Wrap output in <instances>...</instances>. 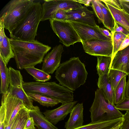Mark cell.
Returning a JSON list of instances; mask_svg holds the SVG:
<instances>
[{
    "instance_id": "6da1fadb",
    "label": "cell",
    "mask_w": 129,
    "mask_h": 129,
    "mask_svg": "<svg viewBox=\"0 0 129 129\" xmlns=\"http://www.w3.org/2000/svg\"><path fill=\"white\" fill-rule=\"evenodd\" d=\"M9 41L14 53L17 68L21 70L41 63L51 49V47L37 40L27 42L11 38Z\"/></svg>"
},
{
    "instance_id": "7a4b0ae2",
    "label": "cell",
    "mask_w": 129,
    "mask_h": 129,
    "mask_svg": "<svg viewBox=\"0 0 129 129\" xmlns=\"http://www.w3.org/2000/svg\"><path fill=\"white\" fill-rule=\"evenodd\" d=\"M88 74L85 65L79 57H74L60 63L56 70L55 77L59 84L73 91L85 83Z\"/></svg>"
},
{
    "instance_id": "3957f363",
    "label": "cell",
    "mask_w": 129,
    "mask_h": 129,
    "mask_svg": "<svg viewBox=\"0 0 129 129\" xmlns=\"http://www.w3.org/2000/svg\"><path fill=\"white\" fill-rule=\"evenodd\" d=\"M42 13L41 3L35 2L24 18L10 34L11 38L27 42L35 41Z\"/></svg>"
},
{
    "instance_id": "277c9868",
    "label": "cell",
    "mask_w": 129,
    "mask_h": 129,
    "mask_svg": "<svg viewBox=\"0 0 129 129\" xmlns=\"http://www.w3.org/2000/svg\"><path fill=\"white\" fill-rule=\"evenodd\" d=\"M26 92L36 93L57 99L62 104L73 101V92L55 82H23Z\"/></svg>"
},
{
    "instance_id": "5b68a950",
    "label": "cell",
    "mask_w": 129,
    "mask_h": 129,
    "mask_svg": "<svg viewBox=\"0 0 129 129\" xmlns=\"http://www.w3.org/2000/svg\"><path fill=\"white\" fill-rule=\"evenodd\" d=\"M33 0H11L3 8L0 19H2L5 28L11 33L22 20L33 5Z\"/></svg>"
},
{
    "instance_id": "8992f818",
    "label": "cell",
    "mask_w": 129,
    "mask_h": 129,
    "mask_svg": "<svg viewBox=\"0 0 129 129\" xmlns=\"http://www.w3.org/2000/svg\"><path fill=\"white\" fill-rule=\"evenodd\" d=\"M93 102L89 109L91 122L115 119L124 114L109 102L102 91L99 88L95 91Z\"/></svg>"
},
{
    "instance_id": "52a82bcc",
    "label": "cell",
    "mask_w": 129,
    "mask_h": 129,
    "mask_svg": "<svg viewBox=\"0 0 129 129\" xmlns=\"http://www.w3.org/2000/svg\"><path fill=\"white\" fill-rule=\"evenodd\" d=\"M50 27L59 39V42L67 47L74 45L81 40L76 32L68 21L49 20Z\"/></svg>"
},
{
    "instance_id": "ba28073f",
    "label": "cell",
    "mask_w": 129,
    "mask_h": 129,
    "mask_svg": "<svg viewBox=\"0 0 129 129\" xmlns=\"http://www.w3.org/2000/svg\"><path fill=\"white\" fill-rule=\"evenodd\" d=\"M10 84L8 90L12 94L23 102L25 107L29 110L33 108V100L27 95L22 86L23 77L19 70L11 67H9Z\"/></svg>"
},
{
    "instance_id": "9c48e42d",
    "label": "cell",
    "mask_w": 129,
    "mask_h": 129,
    "mask_svg": "<svg viewBox=\"0 0 129 129\" xmlns=\"http://www.w3.org/2000/svg\"><path fill=\"white\" fill-rule=\"evenodd\" d=\"M42 5L41 21L51 19L58 10L62 9L68 11L82 7L80 3L75 0H45Z\"/></svg>"
},
{
    "instance_id": "30bf717a",
    "label": "cell",
    "mask_w": 129,
    "mask_h": 129,
    "mask_svg": "<svg viewBox=\"0 0 129 129\" xmlns=\"http://www.w3.org/2000/svg\"><path fill=\"white\" fill-rule=\"evenodd\" d=\"M85 52L91 55L112 57L113 46L112 40L92 39L81 41Z\"/></svg>"
},
{
    "instance_id": "8fae6325",
    "label": "cell",
    "mask_w": 129,
    "mask_h": 129,
    "mask_svg": "<svg viewBox=\"0 0 129 129\" xmlns=\"http://www.w3.org/2000/svg\"><path fill=\"white\" fill-rule=\"evenodd\" d=\"M1 103H3L5 107V123L6 126L11 123L21 109L26 107L22 100L12 94L8 90L2 94Z\"/></svg>"
},
{
    "instance_id": "7c38bea8",
    "label": "cell",
    "mask_w": 129,
    "mask_h": 129,
    "mask_svg": "<svg viewBox=\"0 0 129 129\" xmlns=\"http://www.w3.org/2000/svg\"><path fill=\"white\" fill-rule=\"evenodd\" d=\"M75 30L81 41L95 39L112 40L103 35L96 26L71 21H68Z\"/></svg>"
},
{
    "instance_id": "4fadbf2b",
    "label": "cell",
    "mask_w": 129,
    "mask_h": 129,
    "mask_svg": "<svg viewBox=\"0 0 129 129\" xmlns=\"http://www.w3.org/2000/svg\"><path fill=\"white\" fill-rule=\"evenodd\" d=\"M63 51L61 44L53 47L44 57L41 70L49 74H52L60 66L62 53Z\"/></svg>"
},
{
    "instance_id": "5bb4252c",
    "label": "cell",
    "mask_w": 129,
    "mask_h": 129,
    "mask_svg": "<svg viewBox=\"0 0 129 129\" xmlns=\"http://www.w3.org/2000/svg\"><path fill=\"white\" fill-rule=\"evenodd\" d=\"M67 21H75L93 26L98 25L95 21L93 12L85 6L67 11Z\"/></svg>"
},
{
    "instance_id": "9a60e30c",
    "label": "cell",
    "mask_w": 129,
    "mask_h": 129,
    "mask_svg": "<svg viewBox=\"0 0 129 129\" xmlns=\"http://www.w3.org/2000/svg\"><path fill=\"white\" fill-rule=\"evenodd\" d=\"M77 101L62 104L59 107L52 110H47L43 113L45 118L51 123L56 124L59 121L63 120L70 113Z\"/></svg>"
},
{
    "instance_id": "2e32d148",
    "label": "cell",
    "mask_w": 129,
    "mask_h": 129,
    "mask_svg": "<svg viewBox=\"0 0 129 129\" xmlns=\"http://www.w3.org/2000/svg\"><path fill=\"white\" fill-rule=\"evenodd\" d=\"M111 69L129 75V46L117 52L112 60L109 70Z\"/></svg>"
},
{
    "instance_id": "e0dca14e",
    "label": "cell",
    "mask_w": 129,
    "mask_h": 129,
    "mask_svg": "<svg viewBox=\"0 0 129 129\" xmlns=\"http://www.w3.org/2000/svg\"><path fill=\"white\" fill-rule=\"evenodd\" d=\"M83 103L75 105L70 113V117L65 123L66 129H75L83 125L84 122Z\"/></svg>"
},
{
    "instance_id": "ac0fdd59",
    "label": "cell",
    "mask_w": 129,
    "mask_h": 129,
    "mask_svg": "<svg viewBox=\"0 0 129 129\" xmlns=\"http://www.w3.org/2000/svg\"><path fill=\"white\" fill-rule=\"evenodd\" d=\"M29 115L33 119L34 125L38 129H58L45 117L37 106L29 110Z\"/></svg>"
},
{
    "instance_id": "d6986e66",
    "label": "cell",
    "mask_w": 129,
    "mask_h": 129,
    "mask_svg": "<svg viewBox=\"0 0 129 129\" xmlns=\"http://www.w3.org/2000/svg\"><path fill=\"white\" fill-rule=\"evenodd\" d=\"M110 12L114 20L129 31V15L124 9H119L104 3Z\"/></svg>"
},
{
    "instance_id": "ffe728a7",
    "label": "cell",
    "mask_w": 129,
    "mask_h": 129,
    "mask_svg": "<svg viewBox=\"0 0 129 129\" xmlns=\"http://www.w3.org/2000/svg\"><path fill=\"white\" fill-rule=\"evenodd\" d=\"M123 120L122 117L115 119L91 122L75 129H111L122 122Z\"/></svg>"
},
{
    "instance_id": "44dd1931",
    "label": "cell",
    "mask_w": 129,
    "mask_h": 129,
    "mask_svg": "<svg viewBox=\"0 0 129 129\" xmlns=\"http://www.w3.org/2000/svg\"><path fill=\"white\" fill-rule=\"evenodd\" d=\"M97 85L98 88L102 91L108 100L114 104V90L109 80L108 74L99 77Z\"/></svg>"
},
{
    "instance_id": "7402d4cb",
    "label": "cell",
    "mask_w": 129,
    "mask_h": 129,
    "mask_svg": "<svg viewBox=\"0 0 129 129\" xmlns=\"http://www.w3.org/2000/svg\"><path fill=\"white\" fill-rule=\"evenodd\" d=\"M0 73L1 77L0 93L4 94L7 91L10 84L9 69L7 68L0 54Z\"/></svg>"
},
{
    "instance_id": "603a6c76",
    "label": "cell",
    "mask_w": 129,
    "mask_h": 129,
    "mask_svg": "<svg viewBox=\"0 0 129 129\" xmlns=\"http://www.w3.org/2000/svg\"><path fill=\"white\" fill-rule=\"evenodd\" d=\"M26 93L30 98L43 106L52 107L60 103L57 99L44 95L36 93Z\"/></svg>"
},
{
    "instance_id": "cb8c5ba5",
    "label": "cell",
    "mask_w": 129,
    "mask_h": 129,
    "mask_svg": "<svg viewBox=\"0 0 129 129\" xmlns=\"http://www.w3.org/2000/svg\"><path fill=\"white\" fill-rule=\"evenodd\" d=\"M0 54L7 65L10 59L14 57V54L9 41L5 35L2 41L0 43Z\"/></svg>"
},
{
    "instance_id": "d4e9b609",
    "label": "cell",
    "mask_w": 129,
    "mask_h": 129,
    "mask_svg": "<svg viewBox=\"0 0 129 129\" xmlns=\"http://www.w3.org/2000/svg\"><path fill=\"white\" fill-rule=\"evenodd\" d=\"M96 57V68L99 77L108 74L112 61L111 57L99 56Z\"/></svg>"
},
{
    "instance_id": "484cf974",
    "label": "cell",
    "mask_w": 129,
    "mask_h": 129,
    "mask_svg": "<svg viewBox=\"0 0 129 129\" xmlns=\"http://www.w3.org/2000/svg\"><path fill=\"white\" fill-rule=\"evenodd\" d=\"M126 76L124 77L121 79L114 91V102L115 105L122 102L126 98L125 92Z\"/></svg>"
},
{
    "instance_id": "4316f807",
    "label": "cell",
    "mask_w": 129,
    "mask_h": 129,
    "mask_svg": "<svg viewBox=\"0 0 129 129\" xmlns=\"http://www.w3.org/2000/svg\"><path fill=\"white\" fill-rule=\"evenodd\" d=\"M101 7L103 16L104 26L111 31H113L114 26V22L113 18L109 9L100 0H97Z\"/></svg>"
},
{
    "instance_id": "83f0119b",
    "label": "cell",
    "mask_w": 129,
    "mask_h": 129,
    "mask_svg": "<svg viewBox=\"0 0 129 129\" xmlns=\"http://www.w3.org/2000/svg\"><path fill=\"white\" fill-rule=\"evenodd\" d=\"M29 112V110L26 107L21 109L14 119L12 129H24Z\"/></svg>"
},
{
    "instance_id": "f1b7e54d",
    "label": "cell",
    "mask_w": 129,
    "mask_h": 129,
    "mask_svg": "<svg viewBox=\"0 0 129 129\" xmlns=\"http://www.w3.org/2000/svg\"><path fill=\"white\" fill-rule=\"evenodd\" d=\"M24 69L37 81L45 82L49 80L51 78V76L49 74L42 70L35 68L34 67H28Z\"/></svg>"
},
{
    "instance_id": "f546056e",
    "label": "cell",
    "mask_w": 129,
    "mask_h": 129,
    "mask_svg": "<svg viewBox=\"0 0 129 129\" xmlns=\"http://www.w3.org/2000/svg\"><path fill=\"white\" fill-rule=\"evenodd\" d=\"M108 76L114 91L121 79L128 75L122 71L111 69L109 70Z\"/></svg>"
},
{
    "instance_id": "4dcf8cb0",
    "label": "cell",
    "mask_w": 129,
    "mask_h": 129,
    "mask_svg": "<svg viewBox=\"0 0 129 129\" xmlns=\"http://www.w3.org/2000/svg\"><path fill=\"white\" fill-rule=\"evenodd\" d=\"M111 33L112 35V40L113 46V51L112 57V60L115 55L118 51L126 35L119 32L113 33L111 32Z\"/></svg>"
},
{
    "instance_id": "1f68e13d",
    "label": "cell",
    "mask_w": 129,
    "mask_h": 129,
    "mask_svg": "<svg viewBox=\"0 0 129 129\" xmlns=\"http://www.w3.org/2000/svg\"><path fill=\"white\" fill-rule=\"evenodd\" d=\"M91 3L93 12L98 18L99 23H103L104 18L102 9L97 2V0H91Z\"/></svg>"
},
{
    "instance_id": "d6a6232c",
    "label": "cell",
    "mask_w": 129,
    "mask_h": 129,
    "mask_svg": "<svg viewBox=\"0 0 129 129\" xmlns=\"http://www.w3.org/2000/svg\"><path fill=\"white\" fill-rule=\"evenodd\" d=\"M67 11L62 9L58 10L53 15L51 19L60 21H67L68 16Z\"/></svg>"
},
{
    "instance_id": "836d02e7",
    "label": "cell",
    "mask_w": 129,
    "mask_h": 129,
    "mask_svg": "<svg viewBox=\"0 0 129 129\" xmlns=\"http://www.w3.org/2000/svg\"><path fill=\"white\" fill-rule=\"evenodd\" d=\"M115 106L119 110L129 111V98H125L123 101Z\"/></svg>"
},
{
    "instance_id": "e575fe53",
    "label": "cell",
    "mask_w": 129,
    "mask_h": 129,
    "mask_svg": "<svg viewBox=\"0 0 129 129\" xmlns=\"http://www.w3.org/2000/svg\"><path fill=\"white\" fill-rule=\"evenodd\" d=\"M123 120L121 129H129V111H126L123 116Z\"/></svg>"
},
{
    "instance_id": "d590c367",
    "label": "cell",
    "mask_w": 129,
    "mask_h": 129,
    "mask_svg": "<svg viewBox=\"0 0 129 129\" xmlns=\"http://www.w3.org/2000/svg\"><path fill=\"white\" fill-rule=\"evenodd\" d=\"M104 3H107L117 9H122L119 0H100Z\"/></svg>"
},
{
    "instance_id": "8d00e7d4",
    "label": "cell",
    "mask_w": 129,
    "mask_h": 129,
    "mask_svg": "<svg viewBox=\"0 0 129 129\" xmlns=\"http://www.w3.org/2000/svg\"><path fill=\"white\" fill-rule=\"evenodd\" d=\"M6 115V110L4 104L1 103L0 109V124L5 122Z\"/></svg>"
},
{
    "instance_id": "74e56055",
    "label": "cell",
    "mask_w": 129,
    "mask_h": 129,
    "mask_svg": "<svg viewBox=\"0 0 129 129\" xmlns=\"http://www.w3.org/2000/svg\"><path fill=\"white\" fill-rule=\"evenodd\" d=\"M34 125L33 118L29 115L26 121L24 129L35 128Z\"/></svg>"
},
{
    "instance_id": "f35d334b",
    "label": "cell",
    "mask_w": 129,
    "mask_h": 129,
    "mask_svg": "<svg viewBox=\"0 0 129 129\" xmlns=\"http://www.w3.org/2000/svg\"><path fill=\"white\" fill-rule=\"evenodd\" d=\"M97 27L103 35L107 38L112 39V35L108 30L104 28L100 27L98 25L97 26Z\"/></svg>"
},
{
    "instance_id": "ab89813d",
    "label": "cell",
    "mask_w": 129,
    "mask_h": 129,
    "mask_svg": "<svg viewBox=\"0 0 129 129\" xmlns=\"http://www.w3.org/2000/svg\"><path fill=\"white\" fill-rule=\"evenodd\" d=\"M129 46V35H126L118 51L123 50Z\"/></svg>"
},
{
    "instance_id": "60d3db41",
    "label": "cell",
    "mask_w": 129,
    "mask_h": 129,
    "mask_svg": "<svg viewBox=\"0 0 129 129\" xmlns=\"http://www.w3.org/2000/svg\"><path fill=\"white\" fill-rule=\"evenodd\" d=\"M122 8L129 15V2L124 0H119Z\"/></svg>"
},
{
    "instance_id": "b9f144b4",
    "label": "cell",
    "mask_w": 129,
    "mask_h": 129,
    "mask_svg": "<svg viewBox=\"0 0 129 129\" xmlns=\"http://www.w3.org/2000/svg\"><path fill=\"white\" fill-rule=\"evenodd\" d=\"M119 28L120 31L121 33L125 35H129V31L124 27L117 23Z\"/></svg>"
},
{
    "instance_id": "7bdbcfd3",
    "label": "cell",
    "mask_w": 129,
    "mask_h": 129,
    "mask_svg": "<svg viewBox=\"0 0 129 129\" xmlns=\"http://www.w3.org/2000/svg\"><path fill=\"white\" fill-rule=\"evenodd\" d=\"M80 4H84L86 7L90 6V5L91 0H75Z\"/></svg>"
},
{
    "instance_id": "ee69618b",
    "label": "cell",
    "mask_w": 129,
    "mask_h": 129,
    "mask_svg": "<svg viewBox=\"0 0 129 129\" xmlns=\"http://www.w3.org/2000/svg\"><path fill=\"white\" fill-rule=\"evenodd\" d=\"M128 79L126 83L125 96L127 98H129V75H128Z\"/></svg>"
},
{
    "instance_id": "f6af8a7d",
    "label": "cell",
    "mask_w": 129,
    "mask_h": 129,
    "mask_svg": "<svg viewBox=\"0 0 129 129\" xmlns=\"http://www.w3.org/2000/svg\"><path fill=\"white\" fill-rule=\"evenodd\" d=\"M14 121V120L12 121L11 123L9 125L7 126H5V129H12Z\"/></svg>"
},
{
    "instance_id": "bcb514c9",
    "label": "cell",
    "mask_w": 129,
    "mask_h": 129,
    "mask_svg": "<svg viewBox=\"0 0 129 129\" xmlns=\"http://www.w3.org/2000/svg\"><path fill=\"white\" fill-rule=\"evenodd\" d=\"M122 122L117 125L111 129H120V127L122 124Z\"/></svg>"
},
{
    "instance_id": "7dc6e473",
    "label": "cell",
    "mask_w": 129,
    "mask_h": 129,
    "mask_svg": "<svg viewBox=\"0 0 129 129\" xmlns=\"http://www.w3.org/2000/svg\"><path fill=\"white\" fill-rule=\"evenodd\" d=\"M5 122H3L0 124V129H5Z\"/></svg>"
},
{
    "instance_id": "c3c4849f",
    "label": "cell",
    "mask_w": 129,
    "mask_h": 129,
    "mask_svg": "<svg viewBox=\"0 0 129 129\" xmlns=\"http://www.w3.org/2000/svg\"><path fill=\"white\" fill-rule=\"evenodd\" d=\"M27 129H36V128H28Z\"/></svg>"
},
{
    "instance_id": "681fc988",
    "label": "cell",
    "mask_w": 129,
    "mask_h": 129,
    "mask_svg": "<svg viewBox=\"0 0 129 129\" xmlns=\"http://www.w3.org/2000/svg\"><path fill=\"white\" fill-rule=\"evenodd\" d=\"M125 1L129 2V0H124Z\"/></svg>"
}]
</instances>
